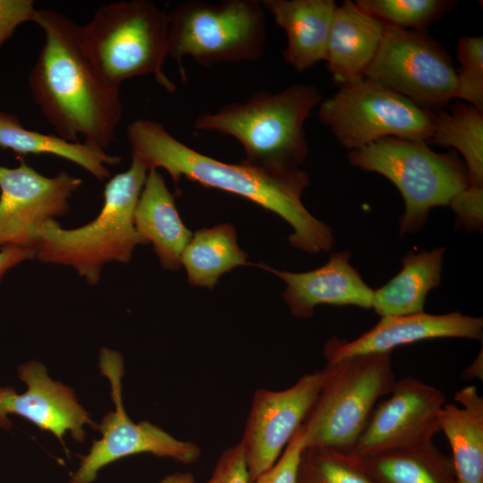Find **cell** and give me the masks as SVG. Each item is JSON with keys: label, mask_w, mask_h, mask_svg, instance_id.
<instances>
[{"label": "cell", "mask_w": 483, "mask_h": 483, "mask_svg": "<svg viewBox=\"0 0 483 483\" xmlns=\"http://www.w3.org/2000/svg\"><path fill=\"white\" fill-rule=\"evenodd\" d=\"M131 157L148 169L163 168L176 190L182 177L203 186L247 199L286 221L292 228V247L310 254L329 251L332 229L304 207L301 195L309 182L308 174L297 169L261 167L246 160L229 164L199 153L181 142L163 124L137 119L127 127Z\"/></svg>", "instance_id": "1"}, {"label": "cell", "mask_w": 483, "mask_h": 483, "mask_svg": "<svg viewBox=\"0 0 483 483\" xmlns=\"http://www.w3.org/2000/svg\"><path fill=\"white\" fill-rule=\"evenodd\" d=\"M45 41L30 75L33 99L57 135L104 150L122 119L120 88L108 84L83 49L80 25L56 11L37 10Z\"/></svg>", "instance_id": "2"}, {"label": "cell", "mask_w": 483, "mask_h": 483, "mask_svg": "<svg viewBox=\"0 0 483 483\" xmlns=\"http://www.w3.org/2000/svg\"><path fill=\"white\" fill-rule=\"evenodd\" d=\"M322 98L310 84L296 83L278 93L261 89L244 102L200 114L194 127L233 137L252 165L297 169L309 151L303 124Z\"/></svg>", "instance_id": "3"}, {"label": "cell", "mask_w": 483, "mask_h": 483, "mask_svg": "<svg viewBox=\"0 0 483 483\" xmlns=\"http://www.w3.org/2000/svg\"><path fill=\"white\" fill-rule=\"evenodd\" d=\"M148 172L131 157L130 168L106 184L98 216L74 229L63 228L55 220L47 222L38 233L35 258L72 267L89 284L98 283L106 264L128 263L135 247L148 243L134 225V211Z\"/></svg>", "instance_id": "4"}, {"label": "cell", "mask_w": 483, "mask_h": 483, "mask_svg": "<svg viewBox=\"0 0 483 483\" xmlns=\"http://www.w3.org/2000/svg\"><path fill=\"white\" fill-rule=\"evenodd\" d=\"M167 32V12L149 0L104 4L80 26L86 55L108 84L120 88L126 79L150 74L174 92L176 86L164 72Z\"/></svg>", "instance_id": "5"}, {"label": "cell", "mask_w": 483, "mask_h": 483, "mask_svg": "<svg viewBox=\"0 0 483 483\" xmlns=\"http://www.w3.org/2000/svg\"><path fill=\"white\" fill-rule=\"evenodd\" d=\"M348 160L384 175L398 189L405 204L401 234L419 231L432 208L448 206L469 185L465 164L455 152L436 153L425 141L386 137L351 150Z\"/></svg>", "instance_id": "6"}, {"label": "cell", "mask_w": 483, "mask_h": 483, "mask_svg": "<svg viewBox=\"0 0 483 483\" xmlns=\"http://www.w3.org/2000/svg\"><path fill=\"white\" fill-rule=\"evenodd\" d=\"M326 367V377L301 425L302 446L351 453L377 401L396 382L391 352L356 355Z\"/></svg>", "instance_id": "7"}, {"label": "cell", "mask_w": 483, "mask_h": 483, "mask_svg": "<svg viewBox=\"0 0 483 483\" xmlns=\"http://www.w3.org/2000/svg\"><path fill=\"white\" fill-rule=\"evenodd\" d=\"M167 54L181 63L191 57L208 67L258 61L267 40L265 9L258 0L180 3L167 12Z\"/></svg>", "instance_id": "8"}, {"label": "cell", "mask_w": 483, "mask_h": 483, "mask_svg": "<svg viewBox=\"0 0 483 483\" xmlns=\"http://www.w3.org/2000/svg\"><path fill=\"white\" fill-rule=\"evenodd\" d=\"M318 119L351 151L386 137L427 142L435 112L364 78L322 100Z\"/></svg>", "instance_id": "9"}, {"label": "cell", "mask_w": 483, "mask_h": 483, "mask_svg": "<svg viewBox=\"0 0 483 483\" xmlns=\"http://www.w3.org/2000/svg\"><path fill=\"white\" fill-rule=\"evenodd\" d=\"M452 57L427 30L386 24L380 47L365 78L432 111L456 97Z\"/></svg>", "instance_id": "10"}, {"label": "cell", "mask_w": 483, "mask_h": 483, "mask_svg": "<svg viewBox=\"0 0 483 483\" xmlns=\"http://www.w3.org/2000/svg\"><path fill=\"white\" fill-rule=\"evenodd\" d=\"M98 368L110 384V396L115 410L106 413L97 430L102 435L94 440L89 453L80 458L70 483H92L103 467L122 458L148 453L191 464L201 454L200 447L191 441L175 438L160 427L148 421H132L123 404L122 378L124 363L115 350L104 347L98 355Z\"/></svg>", "instance_id": "11"}, {"label": "cell", "mask_w": 483, "mask_h": 483, "mask_svg": "<svg viewBox=\"0 0 483 483\" xmlns=\"http://www.w3.org/2000/svg\"><path fill=\"white\" fill-rule=\"evenodd\" d=\"M19 158V166L0 165V249H34L39 231L69 211L70 199L82 183L66 171L43 175Z\"/></svg>", "instance_id": "12"}, {"label": "cell", "mask_w": 483, "mask_h": 483, "mask_svg": "<svg viewBox=\"0 0 483 483\" xmlns=\"http://www.w3.org/2000/svg\"><path fill=\"white\" fill-rule=\"evenodd\" d=\"M381 402L352 453L359 458L416 448L432 442L440 431L438 413L445 393L414 377L396 380Z\"/></svg>", "instance_id": "13"}, {"label": "cell", "mask_w": 483, "mask_h": 483, "mask_svg": "<svg viewBox=\"0 0 483 483\" xmlns=\"http://www.w3.org/2000/svg\"><path fill=\"white\" fill-rule=\"evenodd\" d=\"M327 375V368L307 373L287 389H258L242 441L250 483L278 460L313 406Z\"/></svg>", "instance_id": "14"}, {"label": "cell", "mask_w": 483, "mask_h": 483, "mask_svg": "<svg viewBox=\"0 0 483 483\" xmlns=\"http://www.w3.org/2000/svg\"><path fill=\"white\" fill-rule=\"evenodd\" d=\"M17 374L27 390L18 394L11 386H0V428L11 429L9 415H18L54 434L63 445L67 432L75 441L83 443L85 426L97 429V423L80 404L74 391L52 379L41 362L22 363Z\"/></svg>", "instance_id": "15"}, {"label": "cell", "mask_w": 483, "mask_h": 483, "mask_svg": "<svg viewBox=\"0 0 483 483\" xmlns=\"http://www.w3.org/2000/svg\"><path fill=\"white\" fill-rule=\"evenodd\" d=\"M482 318L459 311L433 315L426 312L381 317L379 322L358 338L348 341L333 337L324 347L326 363L356 355L391 352L394 348L434 338L481 340Z\"/></svg>", "instance_id": "16"}, {"label": "cell", "mask_w": 483, "mask_h": 483, "mask_svg": "<svg viewBox=\"0 0 483 483\" xmlns=\"http://www.w3.org/2000/svg\"><path fill=\"white\" fill-rule=\"evenodd\" d=\"M350 257L348 251L333 253L324 266L302 273L280 271L265 263L256 266L284 280L286 289L283 298L291 313L309 318L322 304L371 309L374 290L350 264Z\"/></svg>", "instance_id": "17"}, {"label": "cell", "mask_w": 483, "mask_h": 483, "mask_svg": "<svg viewBox=\"0 0 483 483\" xmlns=\"http://www.w3.org/2000/svg\"><path fill=\"white\" fill-rule=\"evenodd\" d=\"M386 24L346 0L335 11L326 49V67L339 87L360 81L383 39Z\"/></svg>", "instance_id": "18"}, {"label": "cell", "mask_w": 483, "mask_h": 483, "mask_svg": "<svg viewBox=\"0 0 483 483\" xmlns=\"http://www.w3.org/2000/svg\"><path fill=\"white\" fill-rule=\"evenodd\" d=\"M262 5L287 35L283 56L298 72L326 59L334 0H263Z\"/></svg>", "instance_id": "19"}, {"label": "cell", "mask_w": 483, "mask_h": 483, "mask_svg": "<svg viewBox=\"0 0 483 483\" xmlns=\"http://www.w3.org/2000/svg\"><path fill=\"white\" fill-rule=\"evenodd\" d=\"M134 225L137 233L153 244L165 269H180L182 251L193 233L183 224L175 206V195L157 169L148 172L135 208Z\"/></svg>", "instance_id": "20"}, {"label": "cell", "mask_w": 483, "mask_h": 483, "mask_svg": "<svg viewBox=\"0 0 483 483\" xmlns=\"http://www.w3.org/2000/svg\"><path fill=\"white\" fill-rule=\"evenodd\" d=\"M455 403H445L438 413L440 431L452 448L458 483H483V397L475 386L454 394Z\"/></svg>", "instance_id": "21"}, {"label": "cell", "mask_w": 483, "mask_h": 483, "mask_svg": "<svg viewBox=\"0 0 483 483\" xmlns=\"http://www.w3.org/2000/svg\"><path fill=\"white\" fill-rule=\"evenodd\" d=\"M445 251L438 247L407 252L400 272L373 291L371 309L380 317L423 312L428 293L441 284Z\"/></svg>", "instance_id": "22"}, {"label": "cell", "mask_w": 483, "mask_h": 483, "mask_svg": "<svg viewBox=\"0 0 483 483\" xmlns=\"http://www.w3.org/2000/svg\"><path fill=\"white\" fill-rule=\"evenodd\" d=\"M0 148L17 155H54L65 158L99 180L109 177L106 165H116L121 158L86 143L69 141L60 136L24 128L18 117L0 111Z\"/></svg>", "instance_id": "23"}, {"label": "cell", "mask_w": 483, "mask_h": 483, "mask_svg": "<svg viewBox=\"0 0 483 483\" xmlns=\"http://www.w3.org/2000/svg\"><path fill=\"white\" fill-rule=\"evenodd\" d=\"M181 262L191 285L210 290L223 274L249 264L247 254L237 244L234 226L227 223L196 231L182 251Z\"/></svg>", "instance_id": "24"}, {"label": "cell", "mask_w": 483, "mask_h": 483, "mask_svg": "<svg viewBox=\"0 0 483 483\" xmlns=\"http://www.w3.org/2000/svg\"><path fill=\"white\" fill-rule=\"evenodd\" d=\"M427 144L456 148L465 160L470 186L483 188V110L458 103L451 112H435L434 128Z\"/></svg>", "instance_id": "25"}, {"label": "cell", "mask_w": 483, "mask_h": 483, "mask_svg": "<svg viewBox=\"0 0 483 483\" xmlns=\"http://www.w3.org/2000/svg\"><path fill=\"white\" fill-rule=\"evenodd\" d=\"M360 459L380 483H458L451 479L452 459L443 456L433 442Z\"/></svg>", "instance_id": "26"}, {"label": "cell", "mask_w": 483, "mask_h": 483, "mask_svg": "<svg viewBox=\"0 0 483 483\" xmlns=\"http://www.w3.org/2000/svg\"><path fill=\"white\" fill-rule=\"evenodd\" d=\"M360 459L329 447H306L301 453L298 483H376Z\"/></svg>", "instance_id": "27"}, {"label": "cell", "mask_w": 483, "mask_h": 483, "mask_svg": "<svg viewBox=\"0 0 483 483\" xmlns=\"http://www.w3.org/2000/svg\"><path fill=\"white\" fill-rule=\"evenodd\" d=\"M362 10L385 24L406 30H426L457 2L450 0H357Z\"/></svg>", "instance_id": "28"}, {"label": "cell", "mask_w": 483, "mask_h": 483, "mask_svg": "<svg viewBox=\"0 0 483 483\" xmlns=\"http://www.w3.org/2000/svg\"><path fill=\"white\" fill-rule=\"evenodd\" d=\"M456 54L461 65L455 70V98L483 110V38L462 36L457 41Z\"/></svg>", "instance_id": "29"}, {"label": "cell", "mask_w": 483, "mask_h": 483, "mask_svg": "<svg viewBox=\"0 0 483 483\" xmlns=\"http://www.w3.org/2000/svg\"><path fill=\"white\" fill-rule=\"evenodd\" d=\"M302 446V427L295 432L282 456L253 483H298V469Z\"/></svg>", "instance_id": "30"}, {"label": "cell", "mask_w": 483, "mask_h": 483, "mask_svg": "<svg viewBox=\"0 0 483 483\" xmlns=\"http://www.w3.org/2000/svg\"><path fill=\"white\" fill-rule=\"evenodd\" d=\"M455 213L456 223L470 231H479L483 222V188L468 185L448 205Z\"/></svg>", "instance_id": "31"}, {"label": "cell", "mask_w": 483, "mask_h": 483, "mask_svg": "<svg viewBox=\"0 0 483 483\" xmlns=\"http://www.w3.org/2000/svg\"><path fill=\"white\" fill-rule=\"evenodd\" d=\"M207 483H250L245 454L240 442L221 453Z\"/></svg>", "instance_id": "32"}, {"label": "cell", "mask_w": 483, "mask_h": 483, "mask_svg": "<svg viewBox=\"0 0 483 483\" xmlns=\"http://www.w3.org/2000/svg\"><path fill=\"white\" fill-rule=\"evenodd\" d=\"M36 11L33 0H0V47L19 25L33 21Z\"/></svg>", "instance_id": "33"}, {"label": "cell", "mask_w": 483, "mask_h": 483, "mask_svg": "<svg viewBox=\"0 0 483 483\" xmlns=\"http://www.w3.org/2000/svg\"><path fill=\"white\" fill-rule=\"evenodd\" d=\"M35 258V249L5 247L0 250V282L5 273L16 265Z\"/></svg>", "instance_id": "34"}, {"label": "cell", "mask_w": 483, "mask_h": 483, "mask_svg": "<svg viewBox=\"0 0 483 483\" xmlns=\"http://www.w3.org/2000/svg\"><path fill=\"white\" fill-rule=\"evenodd\" d=\"M463 380H483V351L481 350L473 361L461 373Z\"/></svg>", "instance_id": "35"}, {"label": "cell", "mask_w": 483, "mask_h": 483, "mask_svg": "<svg viewBox=\"0 0 483 483\" xmlns=\"http://www.w3.org/2000/svg\"><path fill=\"white\" fill-rule=\"evenodd\" d=\"M159 483H195L191 472H174L165 476Z\"/></svg>", "instance_id": "36"}]
</instances>
